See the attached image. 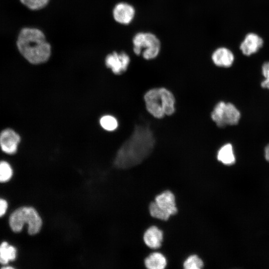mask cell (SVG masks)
<instances>
[{
  "mask_svg": "<svg viewBox=\"0 0 269 269\" xmlns=\"http://www.w3.org/2000/svg\"><path fill=\"white\" fill-rule=\"evenodd\" d=\"M154 143L153 134L149 126H136L132 135L118 151L115 166L127 169L140 164L151 153Z\"/></svg>",
  "mask_w": 269,
  "mask_h": 269,
  "instance_id": "obj_1",
  "label": "cell"
},
{
  "mask_svg": "<svg viewBox=\"0 0 269 269\" xmlns=\"http://www.w3.org/2000/svg\"><path fill=\"white\" fill-rule=\"evenodd\" d=\"M16 46L22 56L32 64L46 62L51 53L50 44L44 33L36 28H22L17 36Z\"/></svg>",
  "mask_w": 269,
  "mask_h": 269,
  "instance_id": "obj_2",
  "label": "cell"
},
{
  "mask_svg": "<svg viewBox=\"0 0 269 269\" xmlns=\"http://www.w3.org/2000/svg\"><path fill=\"white\" fill-rule=\"evenodd\" d=\"M144 100L147 111L155 118L161 119L175 112L174 96L165 88L149 90L144 95Z\"/></svg>",
  "mask_w": 269,
  "mask_h": 269,
  "instance_id": "obj_3",
  "label": "cell"
},
{
  "mask_svg": "<svg viewBox=\"0 0 269 269\" xmlns=\"http://www.w3.org/2000/svg\"><path fill=\"white\" fill-rule=\"evenodd\" d=\"M8 223L11 230L19 233L24 224L28 225V233L30 235L38 233L42 227L41 218L37 211L33 207L23 206L15 210L10 214Z\"/></svg>",
  "mask_w": 269,
  "mask_h": 269,
  "instance_id": "obj_4",
  "label": "cell"
},
{
  "mask_svg": "<svg viewBox=\"0 0 269 269\" xmlns=\"http://www.w3.org/2000/svg\"><path fill=\"white\" fill-rule=\"evenodd\" d=\"M132 43L134 53L137 56L141 55L146 60L156 58L161 48L159 39L151 32H137L133 38Z\"/></svg>",
  "mask_w": 269,
  "mask_h": 269,
  "instance_id": "obj_5",
  "label": "cell"
},
{
  "mask_svg": "<svg viewBox=\"0 0 269 269\" xmlns=\"http://www.w3.org/2000/svg\"><path fill=\"white\" fill-rule=\"evenodd\" d=\"M131 59L129 55L125 52L120 53L114 51L108 54L105 59V64L108 68L112 72L119 75L126 72L127 70Z\"/></svg>",
  "mask_w": 269,
  "mask_h": 269,
  "instance_id": "obj_6",
  "label": "cell"
},
{
  "mask_svg": "<svg viewBox=\"0 0 269 269\" xmlns=\"http://www.w3.org/2000/svg\"><path fill=\"white\" fill-rule=\"evenodd\" d=\"M20 141V136L11 129H4L0 133V147L6 154L15 153Z\"/></svg>",
  "mask_w": 269,
  "mask_h": 269,
  "instance_id": "obj_7",
  "label": "cell"
},
{
  "mask_svg": "<svg viewBox=\"0 0 269 269\" xmlns=\"http://www.w3.org/2000/svg\"><path fill=\"white\" fill-rule=\"evenodd\" d=\"M113 15L117 22L123 25H129L134 18L135 9L133 5L128 2H120L115 6Z\"/></svg>",
  "mask_w": 269,
  "mask_h": 269,
  "instance_id": "obj_8",
  "label": "cell"
},
{
  "mask_svg": "<svg viewBox=\"0 0 269 269\" xmlns=\"http://www.w3.org/2000/svg\"><path fill=\"white\" fill-rule=\"evenodd\" d=\"M219 122L221 128L227 125H236L240 119L241 113L234 105L225 103L219 113Z\"/></svg>",
  "mask_w": 269,
  "mask_h": 269,
  "instance_id": "obj_9",
  "label": "cell"
},
{
  "mask_svg": "<svg viewBox=\"0 0 269 269\" xmlns=\"http://www.w3.org/2000/svg\"><path fill=\"white\" fill-rule=\"evenodd\" d=\"M263 39L258 34L250 32L246 34L240 45L242 53L247 56L257 53L264 45Z\"/></svg>",
  "mask_w": 269,
  "mask_h": 269,
  "instance_id": "obj_10",
  "label": "cell"
},
{
  "mask_svg": "<svg viewBox=\"0 0 269 269\" xmlns=\"http://www.w3.org/2000/svg\"><path fill=\"white\" fill-rule=\"evenodd\" d=\"M211 59L217 66L223 68L231 67L235 60L233 52L226 47L216 48L211 55Z\"/></svg>",
  "mask_w": 269,
  "mask_h": 269,
  "instance_id": "obj_11",
  "label": "cell"
},
{
  "mask_svg": "<svg viewBox=\"0 0 269 269\" xmlns=\"http://www.w3.org/2000/svg\"><path fill=\"white\" fill-rule=\"evenodd\" d=\"M154 202L160 209L170 216L177 212L174 195L169 190L165 191L156 196Z\"/></svg>",
  "mask_w": 269,
  "mask_h": 269,
  "instance_id": "obj_12",
  "label": "cell"
},
{
  "mask_svg": "<svg viewBox=\"0 0 269 269\" xmlns=\"http://www.w3.org/2000/svg\"><path fill=\"white\" fill-rule=\"evenodd\" d=\"M163 239V233L157 227L152 226L145 232L143 235V240L149 248L157 249L161 245Z\"/></svg>",
  "mask_w": 269,
  "mask_h": 269,
  "instance_id": "obj_13",
  "label": "cell"
},
{
  "mask_svg": "<svg viewBox=\"0 0 269 269\" xmlns=\"http://www.w3.org/2000/svg\"><path fill=\"white\" fill-rule=\"evenodd\" d=\"M17 250L13 246L7 242H2L0 244V264L7 265L10 261H13L16 258Z\"/></svg>",
  "mask_w": 269,
  "mask_h": 269,
  "instance_id": "obj_14",
  "label": "cell"
},
{
  "mask_svg": "<svg viewBox=\"0 0 269 269\" xmlns=\"http://www.w3.org/2000/svg\"><path fill=\"white\" fill-rule=\"evenodd\" d=\"M217 157L225 165H233L236 161V157L232 145L230 143L223 145L218 151Z\"/></svg>",
  "mask_w": 269,
  "mask_h": 269,
  "instance_id": "obj_15",
  "label": "cell"
},
{
  "mask_svg": "<svg viewBox=\"0 0 269 269\" xmlns=\"http://www.w3.org/2000/svg\"><path fill=\"white\" fill-rule=\"evenodd\" d=\"M144 264L149 269H163L166 266V260L162 254L152 253L145 259Z\"/></svg>",
  "mask_w": 269,
  "mask_h": 269,
  "instance_id": "obj_16",
  "label": "cell"
},
{
  "mask_svg": "<svg viewBox=\"0 0 269 269\" xmlns=\"http://www.w3.org/2000/svg\"><path fill=\"white\" fill-rule=\"evenodd\" d=\"M12 175L13 170L10 164L6 161H0V182L9 181Z\"/></svg>",
  "mask_w": 269,
  "mask_h": 269,
  "instance_id": "obj_17",
  "label": "cell"
},
{
  "mask_svg": "<svg viewBox=\"0 0 269 269\" xmlns=\"http://www.w3.org/2000/svg\"><path fill=\"white\" fill-rule=\"evenodd\" d=\"M204 264L202 260L197 256H190L184 262L183 267L186 269H200Z\"/></svg>",
  "mask_w": 269,
  "mask_h": 269,
  "instance_id": "obj_18",
  "label": "cell"
},
{
  "mask_svg": "<svg viewBox=\"0 0 269 269\" xmlns=\"http://www.w3.org/2000/svg\"><path fill=\"white\" fill-rule=\"evenodd\" d=\"M149 210L152 217L160 220L166 221L170 216L168 213L160 209L155 202L150 203Z\"/></svg>",
  "mask_w": 269,
  "mask_h": 269,
  "instance_id": "obj_19",
  "label": "cell"
},
{
  "mask_svg": "<svg viewBox=\"0 0 269 269\" xmlns=\"http://www.w3.org/2000/svg\"><path fill=\"white\" fill-rule=\"evenodd\" d=\"M100 123L103 129L109 131L115 130L118 126L116 119L110 115L102 117L100 119Z\"/></svg>",
  "mask_w": 269,
  "mask_h": 269,
  "instance_id": "obj_20",
  "label": "cell"
},
{
  "mask_svg": "<svg viewBox=\"0 0 269 269\" xmlns=\"http://www.w3.org/2000/svg\"><path fill=\"white\" fill-rule=\"evenodd\" d=\"M20 1L30 9L39 10L46 6L49 0H20Z\"/></svg>",
  "mask_w": 269,
  "mask_h": 269,
  "instance_id": "obj_21",
  "label": "cell"
},
{
  "mask_svg": "<svg viewBox=\"0 0 269 269\" xmlns=\"http://www.w3.org/2000/svg\"><path fill=\"white\" fill-rule=\"evenodd\" d=\"M8 208L7 201L0 198V217H2L6 213Z\"/></svg>",
  "mask_w": 269,
  "mask_h": 269,
  "instance_id": "obj_22",
  "label": "cell"
},
{
  "mask_svg": "<svg viewBox=\"0 0 269 269\" xmlns=\"http://www.w3.org/2000/svg\"><path fill=\"white\" fill-rule=\"evenodd\" d=\"M262 72L265 79L269 80V61L266 62L263 64Z\"/></svg>",
  "mask_w": 269,
  "mask_h": 269,
  "instance_id": "obj_23",
  "label": "cell"
},
{
  "mask_svg": "<svg viewBox=\"0 0 269 269\" xmlns=\"http://www.w3.org/2000/svg\"><path fill=\"white\" fill-rule=\"evenodd\" d=\"M265 157L266 160L269 162V144L265 148Z\"/></svg>",
  "mask_w": 269,
  "mask_h": 269,
  "instance_id": "obj_24",
  "label": "cell"
},
{
  "mask_svg": "<svg viewBox=\"0 0 269 269\" xmlns=\"http://www.w3.org/2000/svg\"><path fill=\"white\" fill-rule=\"evenodd\" d=\"M261 86L264 88L269 89V80L265 79L261 83Z\"/></svg>",
  "mask_w": 269,
  "mask_h": 269,
  "instance_id": "obj_25",
  "label": "cell"
},
{
  "mask_svg": "<svg viewBox=\"0 0 269 269\" xmlns=\"http://www.w3.org/2000/svg\"><path fill=\"white\" fill-rule=\"evenodd\" d=\"M1 269H13V267L9 266L4 265V266L2 267L1 268Z\"/></svg>",
  "mask_w": 269,
  "mask_h": 269,
  "instance_id": "obj_26",
  "label": "cell"
}]
</instances>
